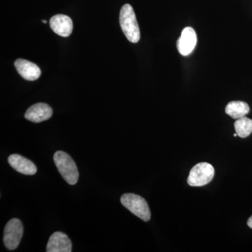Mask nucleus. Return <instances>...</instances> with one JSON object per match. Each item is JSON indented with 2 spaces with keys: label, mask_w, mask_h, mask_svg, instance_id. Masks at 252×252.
I'll return each mask as SVG.
<instances>
[{
  "label": "nucleus",
  "mask_w": 252,
  "mask_h": 252,
  "mask_svg": "<svg viewBox=\"0 0 252 252\" xmlns=\"http://www.w3.org/2000/svg\"><path fill=\"white\" fill-rule=\"evenodd\" d=\"M119 21L121 28L128 41L134 44L138 42L140 39V28L135 11L131 5L126 4L123 6L120 11Z\"/></svg>",
  "instance_id": "f257e3e1"
},
{
  "label": "nucleus",
  "mask_w": 252,
  "mask_h": 252,
  "mask_svg": "<svg viewBox=\"0 0 252 252\" xmlns=\"http://www.w3.org/2000/svg\"><path fill=\"white\" fill-rule=\"evenodd\" d=\"M54 160L63 178L69 185H76L79 180V174L77 165L70 156L62 151H59L55 153Z\"/></svg>",
  "instance_id": "f03ea898"
},
{
  "label": "nucleus",
  "mask_w": 252,
  "mask_h": 252,
  "mask_svg": "<svg viewBox=\"0 0 252 252\" xmlns=\"http://www.w3.org/2000/svg\"><path fill=\"white\" fill-rule=\"evenodd\" d=\"M121 203L129 211L144 221L151 219V212L148 203L140 195L134 193H125L121 198Z\"/></svg>",
  "instance_id": "7ed1b4c3"
},
{
  "label": "nucleus",
  "mask_w": 252,
  "mask_h": 252,
  "mask_svg": "<svg viewBox=\"0 0 252 252\" xmlns=\"http://www.w3.org/2000/svg\"><path fill=\"white\" fill-rule=\"evenodd\" d=\"M215 176V169L207 162H200L191 169L189 173L188 184L191 187H203L210 183Z\"/></svg>",
  "instance_id": "20e7f679"
},
{
  "label": "nucleus",
  "mask_w": 252,
  "mask_h": 252,
  "mask_svg": "<svg viewBox=\"0 0 252 252\" xmlns=\"http://www.w3.org/2000/svg\"><path fill=\"white\" fill-rule=\"evenodd\" d=\"M23 235L22 222L18 219H12L8 221L4 232V244L6 249L14 250L18 248Z\"/></svg>",
  "instance_id": "39448f33"
},
{
  "label": "nucleus",
  "mask_w": 252,
  "mask_h": 252,
  "mask_svg": "<svg viewBox=\"0 0 252 252\" xmlns=\"http://www.w3.org/2000/svg\"><path fill=\"white\" fill-rule=\"evenodd\" d=\"M197 44L196 32L193 28H185L177 40V49L182 56H187L193 52Z\"/></svg>",
  "instance_id": "423d86ee"
},
{
  "label": "nucleus",
  "mask_w": 252,
  "mask_h": 252,
  "mask_svg": "<svg viewBox=\"0 0 252 252\" xmlns=\"http://www.w3.org/2000/svg\"><path fill=\"white\" fill-rule=\"evenodd\" d=\"M72 244L67 235L62 232H55L50 237L46 252H71Z\"/></svg>",
  "instance_id": "0eeeda50"
},
{
  "label": "nucleus",
  "mask_w": 252,
  "mask_h": 252,
  "mask_svg": "<svg viewBox=\"0 0 252 252\" xmlns=\"http://www.w3.org/2000/svg\"><path fill=\"white\" fill-rule=\"evenodd\" d=\"M50 26L56 34L67 37L72 34L73 23L72 19L66 15L58 14L50 20Z\"/></svg>",
  "instance_id": "6e6552de"
},
{
  "label": "nucleus",
  "mask_w": 252,
  "mask_h": 252,
  "mask_svg": "<svg viewBox=\"0 0 252 252\" xmlns=\"http://www.w3.org/2000/svg\"><path fill=\"white\" fill-rule=\"evenodd\" d=\"M52 114V108L47 104L40 102L31 106L25 114V118L30 122L40 123L49 119Z\"/></svg>",
  "instance_id": "1a4fd4ad"
},
{
  "label": "nucleus",
  "mask_w": 252,
  "mask_h": 252,
  "mask_svg": "<svg viewBox=\"0 0 252 252\" xmlns=\"http://www.w3.org/2000/svg\"><path fill=\"white\" fill-rule=\"evenodd\" d=\"M8 162L16 171L23 175H34L37 170L34 162L19 154H12L8 158Z\"/></svg>",
  "instance_id": "9d476101"
},
{
  "label": "nucleus",
  "mask_w": 252,
  "mask_h": 252,
  "mask_svg": "<svg viewBox=\"0 0 252 252\" xmlns=\"http://www.w3.org/2000/svg\"><path fill=\"white\" fill-rule=\"evenodd\" d=\"M14 65L20 75L26 80L35 81L40 77V69L34 63L26 60L18 59L14 63Z\"/></svg>",
  "instance_id": "9b49d317"
},
{
  "label": "nucleus",
  "mask_w": 252,
  "mask_h": 252,
  "mask_svg": "<svg viewBox=\"0 0 252 252\" xmlns=\"http://www.w3.org/2000/svg\"><path fill=\"white\" fill-rule=\"evenodd\" d=\"M250 110L248 104L243 101H232L225 107V113L235 119L245 117Z\"/></svg>",
  "instance_id": "f8f14e48"
},
{
  "label": "nucleus",
  "mask_w": 252,
  "mask_h": 252,
  "mask_svg": "<svg viewBox=\"0 0 252 252\" xmlns=\"http://www.w3.org/2000/svg\"><path fill=\"white\" fill-rule=\"evenodd\" d=\"M235 130L241 138L248 137L252 132V119L246 117L237 119L234 124Z\"/></svg>",
  "instance_id": "ddd939ff"
},
{
  "label": "nucleus",
  "mask_w": 252,
  "mask_h": 252,
  "mask_svg": "<svg viewBox=\"0 0 252 252\" xmlns=\"http://www.w3.org/2000/svg\"><path fill=\"white\" fill-rule=\"evenodd\" d=\"M248 225L250 228H252V215L248 220Z\"/></svg>",
  "instance_id": "4468645a"
},
{
  "label": "nucleus",
  "mask_w": 252,
  "mask_h": 252,
  "mask_svg": "<svg viewBox=\"0 0 252 252\" xmlns=\"http://www.w3.org/2000/svg\"><path fill=\"white\" fill-rule=\"evenodd\" d=\"M237 136H238V134H237L236 132H235V133L234 134V137H237Z\"/></svg>",
  "instance_id": "2eb2a0df"
},
{
  "label": "nucleus",
  "mask_w": 252,
  "mask_h": 252,
  "mask_svg": "<svg viewBox=\"0 0 252 252\" xmlns=\"http://www.w3.org/2000/svg\"><path fill=\"white\" fill-rule=\"evenodd\" d=\"M42 22L44 23H46V21H45V20H43Z\"/></svg>",
  "instance_id": "dca6fc26"
}]
</instances>
